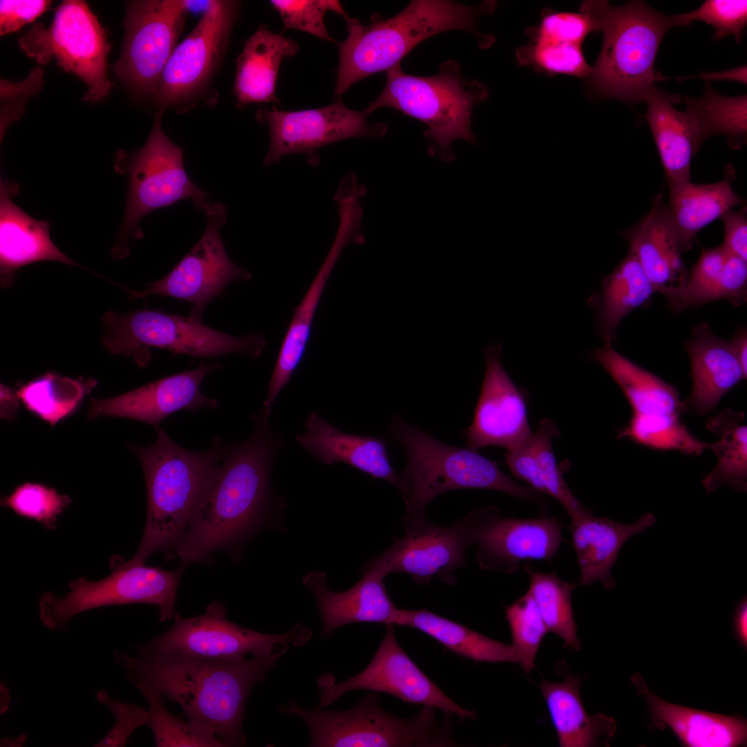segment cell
<instances>
[{"mask_svg": "<svg viewBox=\"0 0 747 747\" xmlns=\"http://www.w3.org/2000/svg\"><path fill=\"white\" fill-rule=\"evenodd\" d=\"M135 685L144 684L177 703L189 721L225 746L246 743L241 725L247 699L278 657L250 656L234 662L201 659L141 647L135 658L118 653Z\"/></svg>", "mask_w": 747, "mask_h": 747, "instance_id": "cell-1", "label": "cell"}, {"mask_svg": "<svg viewBox=\"0 0 747 747\" xmlns=\"http://www.w3.org/2000/svg\"><path fill=\"white\" fill-rule=\"evenodd\" d=\"M257 422L246 442L225 447L212 484L169 555L185 562L203 560L258 524L270 499V472L280 443L268 421Z\"/></svg>", "mask_w": 747, "mask_h": 747, "instance_id": "cell-2", "label": "cell"}, {"mask_svg": "<svg viewBox=\"0 0 747 747\" xmlns=\"http://www.w3.org/2000/svg\"><path fill=\"white\" fill-rule=\"evenodd\" d=\"M157 438L148 447L130 444L145 474L147 509L144 533L135 555L129 560L144 564L156 552L176 546L197 506L212 484L225 446L215 437L204 452L176 443L158 425Z\"/></svg>", "mask_w": 747, "mask_h": 747, "instance_id": "cell-3", "label": "cell"}, {"mask_svg": "<svg viewBox=\"0 0 747 747\" xmlns=\"http://www.w3.org/2000/svg\"><path fill=\"white\" fill-rule=\"evenodd\" d=\"M495 9L493 1L472 6L448 0H414L388 19L374 15L368 26L349 17L348 36L337 42L340 60L335 96L340 98L368 76L399 65L412 49L432 36L450 30L478 35V17Z\"/></svg>", "mask_w": 747, "mask_h": 747, "instance_id": "cell-4", "label": "cell"}, {"mask_svg": "<svg viewBox=\"0 0 747 747\" xmlns=\"http://www.w3.org/2000/svg\"><path fill=\"white\" fill-rule=\"evenodd\" d=\"M394 439L405 448L407 463L400 474L406 514L404 518L425 517L429 503L445 492L456 489H486L504 492L538 506L544 513L543 495L504 474L495 462L468 448L447 445L431 434L407 423L400 415L390 427Z\"/></svg>", "mask_w": 747, "mask_h": 747, "instance_id": "cell-5", "label": "cell"}, {"mask_svg": "<svg viewBox=\"0 0 747 747\" xmlns=\"http://www.w3.org/2000/svg\"><path fill=\"white\" fill-rule=\"evenodd\" d=\"M580 12L589 15L603 42L587 76L600 97L636 103L661 77L654 70L665 33L674 24L672 16L658 12L642 1L614 6L607 1H585Z\"/></svg>", "mask_w": 747, "mask_h": 747, "instance_id": "cell-6", "label": "cell"}, {"mask_svg": "<svg viewBox=\"0 0 747 747\" xmlns=\"http://www.w3.org/2000/svg\"><path fill=\"white\" fill-rule=\"evenodd\" d=\"M386 73L384 89L365 109L369 114L388 107L421 121L427 127L430 153L444 160L454 158L455 140L475 141L470 127L472 108L486 99L488 92L478 81L466 82L456 62L442 63L432 76L407 74L400 64Z\"/></svg>", "mask_w": 747, "mask_h": 747, "instance_id": "cell-7", "label": "cell"}, {"mask_svg": "<svg viewBox=\"0 0 747 747\" xmlns=\"http://www.w3.org/2000/svg\"><path fill=\"white\" fill-rule=\"evenodd\" d=\"M102 320L106 331L102 344L111 353L131 357L140 367L148 365L151 349L196 358L243 353L258 359L266 345L260 334L230 335L190 315L181 316L157 310L124 314L109 311Z\"/></svg>", "mask_w": 747, "mask_h": 747, "instance_id": "cell-8", "label": "cell"}, {"mask_svg": "<svg viewBox=\"0 0 747 747\" xmlns=\"http://www.w3.org/2000/svg\"><path fill=\"white\" fill-rule=\"evenodd\" d=\"M161 113L154 118L145 145L133 152L120 150L115 156V170L129 179V191L122 223L113 255L123 258L129 253L130 238L143 236L140 225L149 212L190 199L202 212L212 203L209 194L197 187L183 165V149L174 144L161 127Z\"/></svg>", "mask_w": 747, "mask_h": 747, "instance_id": "cell-9", "label": "cell"}, {"mask_svg": "<svg viewBox=\"0 0 747 747\" xmlns=\"http://www.w3.org/2000/svg\"><path fill=\"white\" fill-rule=\"evenodd\" d=\"M435 709L423 706L414 717L400 718L383 710L378 705V695L371 693L348 710L329 711L320 707L308 710L290 701L279 712L306 723L310 746H444L448 728L445 723H437Z\"/></svg>", "mask_w": 747, "mask_h": 747, "instance_id": "cell-10", "label": "cell"}, {"mask_svg": "<svg viewBox=\"0 0 747 747\" xmlns=\"http://www.w3.org/2000/svg\"><path fill=\"white\" fill-rule=\"evenodd\" d=\"M19 44L38 63L55 59L63 70L81 79L87 86L82 98L86 102L102 100L114 85L108 76L111 46L106 30L84 1H62L48 28L35 24L19 38Z\"/></svg>", "mask_w": 747, "mask_h": 747, "instance_id": "cell-11", "label": "cell"}, {"mask_svg": "<svg viewBox=\"0 0 747 747\" xmlns=\"http://www.w3.org/2000/svg\"><path fill=\"white\" fill-rule=\"evenodd\" d=\"M182 570L166 571L127 561L107 577L90 581L81 577L70 583L63 597L44 593L39 600L42 623L64 629L68 621L84 611L106 606L147 603L158 607L161 622L175 616L174 607Z\"/></svg>", "mask_w": 747, "mask_h": 747, "instance_id": "cell-12", "label": "cell"}, {"mask_svg": "<svg viewBox=\"0 0 747 747\" xmlns=\"http://www.w3.org/2000/svg\"><path fill=\"white\" fill-rule=\"evenodd\" d=\"M311 636L312 631L302 624L282 634L246 629L227 619L223 605L212 602L198 616L183 618L176 614L171 628L149 646L165 653L234 662L248 656L279 658L289 647L302 645Z\"/></svg>", "mask_w": 747, "mask_h": 747, "instance_id": "cell-13", "label": "cell"}, {"mask_svg": "<svg viewBox=\"0 0 747 747\" xmlns=\"http://www.w3.org/2000/svg\"><path fill=\"white\" fill-rule=\"evenodd\" d=\"M239 3L210 1L192 31L174 48L153 98L163 113L174 108L183 113L210 86L228 46Z\"/></svg>", "mask_w": 747, "mask_h": 747, "instance_id": "cell-14", "label": "cell"}, {"mask_svg": "<svg viewBox=\"0 0 747 747\" xmlns=\"http://www.w3.org/2000/svg\"><path fill=\"white\" fill-rule=\"evenodd\" d=\"M189 11L188 1L127 3L122 48L113 68L133 93L153 96Z\"/></svg>", "mask_w": 747, "mask_h": 747, "instance_id": "cell-15", "label": "cell"}, {"mask_svg": "<svg viewBox=\"0 0 747 747\" xmlns=\"http://www.w3.org/2000/svg\"><path fill=\"white\" fill-rule=\"evenodd\" d=\"M476 561L486 571L512 574L527 560L551 561L562 542V526L555 518L504 517L495 506L479 508L461 518Z\"/></svg>", "mask_w": 747, "mask_h": 747, "instance_id": "cell-16", "label": "cell"}, {"mask_svg": "<svg viewBox=\"0 0 747 747\" xmlns=\"http://www.w3.org/2000/svg\"><path fill=\"white\" fill-rule=\"evenodd\" d=\"M207 218L204 233L179 263L160 279L138 291L128 289L131 300L149 295L168 296L192 304L190 315L201 318L206 305L232 281H249L251 273L235 265L221 237L227 210L211 203L203 212Z\"/></svg>", "mask_w": 747, "mask_h": 747, "instance_id": "cell-17", "label": "cell"}, {"mask_svg": "<svg viewBox=\"0 0 747 747\" xmlns=\"http://www.w3.org/2000/svg\"><path fill=\"white\" fill-rule=\"evenodd\" d=\"M403 524L404 536L394 538L389 548L367 562L360 569L362 575L384 579L392 573H404L418 584L439 578L455 585L454 573L466 566L470 546L461 519L448 526L434 524L426 517H403Z\"/></svg>", "mask_w": 747, "mask_h": 747, "instance_id": "cell-18", "label": "cell"}, {"mask_svg": "<svg viewBox=\"0 0 747 747\" xmlns=\"http://www.w3.org/2000/svg\"><path fill=\"white\" fill-rule=\"evenodd\" d=\"M394 626L386 625L379 647L361 672L341 683H335L330 674L318 679L320 708L328 707L347 692L366 690L387 693L403 701L433 707L461 718L474 719V711L449 698L408 656L396 640Z\"/></svg>", "mask_w": 747, "mask_h": 747, "instance_id": "cell-19", "label": "cell"}, {"mask_svg": "<svg viewBox=\"0 0 747 747\" xmlns=\"http://www.w3.org/2000/svg\"><path fill=\"white\" fill-rule=\"evenodd\" d=\"M369 114L347 108L341 101L322 108L297 111L260 109L256 113L258 122L266 123L270 131V145L263 164L270 166L286 155L302 154L308 164L317 165V150L324 145L355 137L383 136L388 126L384 123L370 124Z\"/></svg>", "mask_w": 747, "mask_h": 747, "instance_id": "cell-20", "label": "cell"}, {"mask_svg": "<svg viewBox=\"0 0 747 747\" xmlns=\"http://www.w3.org/2000/svg\"><path fill=\"white\" fill-rule=\"evenodd\" d=\"M335 202L339 225L330 250L311 283L282 340L270 381L275 389L288 385L301 363L310 340L313 323L328 279L344 248L349 243L361 244L365 237L360 226L363 215L360 200L352 194L338 196Z\"/></svg>", "mask_w": 747, "mask_h": 747, "instance_id": "cell-21", "label": "cell"}, {"mask_svg": "<svg viewBox=\"0 0 747 747\" xmlns=\"http://www.w3.org/2000/svg\"><path fill=\"white\" fill-rule=\"evenodd\" d=\"M501 353L498 344L485 351L481 394L473 421L465 432L466 447L474 450L488 445L513 449L532 434L525 397L504 370Z\"/></svg>", "mask_w": 747, "mask_h": 747, "instance_id": "cell-22", "label": "cell"}, {"mask_svg": "<svg viewBox=\"0 0 747 747\" xmlns=\"http://www.w3.org/2000/svg\"><path fill=\"white\" fill-rule=\"evenodd\" d=\"M219 367L218 363L201 364L194 369L162 378L113 398H91L88 418L116 416L156 427L178 411L195 413L203 407L216 409L218 400L203 394L201 385L205 376Z\"/></svg>", "mask_w": 747, "mask_h": 747, "instance_id": "cell-23", "label": "cell"}, {"mask_svg": "<svg viewBox=\"0 0 747 747\" xmlns=\"http://www.w3.org/2000/svg\"><path fill=\"white\" fill-rule=\"evenodd\" d=\"M623 235L629 244V250L636 256L656 293L664 295L668 303L673 301L681 291L688 273L662 194L656 196L645 217Z\"/></svg>", "mask_w": 747, "mask_h": 747, "instance_id": "cell-24", "label": "cell"}, {"mask_svg": "<svg viewBox=\"0 0 747 747\" xmlns=\"http://www.w3.org/2000/svg\"><path fill=\"white\" fill-rule=\"evenodd\" d=\"M384 579L362 575L349 589L335 592L329 589L326 575L320 571L306 574L303 584L313 594L322 621L320 634L330 636L337 629L356 622L396 625L398 610L390 598Z\"/></svg>", "mask_w": 747, "mask_h": 747, "instance_id": "cell-25", "label": "cell"}, {"mask_svg": "<svg viewBox=\"0 0 747 747\" xmlns=\"http://www.w3.org/2000/svg\"><path fill=\"white\" fill-rule=\"evenodd\" d=\"M679 98L654 86L645 95L647 104L645 118L657 148L667 181H691V163L706 139L701 124L694 111L686 107L684 112L672 102Z\"/></svg>", "mask_w": 747, "mask_h": 747, "instance_id": "cell-26", "label": "cell"}, {"mask_svg": "<svg viewBox=\"0 0 747 747\" xmlns=\"http://www.w3.org/2000/svg\"><path fill=\"white\" fill-rule=\"evenodd\" d=\"M18 185L1 181L0 187V274L2 288L14 282L20 268L42 261L77 265L62 252L50 237L47 221L35 219L12 201Z\"/></svg>", "mask_w": 747, "mask_h": 747, "instance_id": "cell-27", "label": "cell"}, {"mask_svg": "<svg viewBox=\"0 0 747 747\" xmlns=\"http://www.w3.org/2000/svg\"><path fill=\"white\" fill-rule=\"evenodd\" d=\"M306 433L297 443L326 465L345 463L373 479H380L402 490V479L392 467L387 442L379 436L346 434L326 422L317 412L307 418Z\"/></svg>", "mask_w": 747, "mask_h": 747, "instance_id": "cell-28", "label": "cell"}, {"mask_svg": "<svg viewBox=\"0 0 747 747\" xmlns=\"http://www.w3.org/2000/svg\"><path fill=\"white\" fill-rule=\"evenodd\" d=\"M690 362L692 387L685 401L687 409L700 416L714 411L723 396L746 379L730 341L716 336L709 325L694 328L685 343Z\"/></svg>", "mask_w": 747, "mask_h": 747, "instance_id": "cell-29", "label": "cell"}, {"mask_svg": "<svg viewBox=\"0 0 747 747\" xmlns=\"http://www.w3.org/2000/svg\"><path fill=\"white\" fill-rule=\"evenodd\" d=\"M656 522L655 516L649 512L631 524L596 517L593 511L571 520L569 528L580 569L576 585L589 586L600 582L605 589H614L616 582L611 571L622 547L630 537L644 532Z\"/></svg>", "mask_w": 747, "mask_h": 747, "instance_id": "cell-30", "label": "cell"}, {"mask_svg": "<svg viewBox=\"0 0 747 747\" xmlns=\"http://www.w3.org/2000/svg\"><path fill=\"white\" fill-rule=\"evenodd\" d=\"M631 681L645 698L654 726L660 729L670 728L685 746L734 747L746 744L744 719L669 703L652 692L640 674H634Z\"/></svg>", "mask_w": 747, "mask_h": 747, "instance_id": "cell-31", "label": "cell"}, {"mask_svg": "<svg viewBox=\"0 0 747 747\" xmlns=\"http://www.w3.org/2000/svg\"><path fill=\"white\" fill-rule=\"evenodd\" d=\"M559 436V429L553 421L542 420L536 431L524 442L507 450L506 463L517 479L557 500L571 521L592 510L578 500L562 477L552 448L553 439Z\"/></svg>", "mask_w": 747, "mask_h": 747, "instance_id": "cell-32", "label": "cell"}, {"mask_svg": "<svg viewBox=\"0 0 747 747\" xmlns=\"http://www.w3.org/2000/svg\"><path fill=\"white\" fill-rule=\"evenodd\" d=\"M747 261L730 254L721 244L703 249L678 296L668 303L674 311L719 299L734 306L746 301Z\"/></svg>", "mask_w": 747, "mask_h": 747, "instance_id": "cell-33", "label": "cell"}, {"mask_svg": "<svg viewBox=\"0 0 747 747\" xmlns=\"http://www.w3.org/2000/svg\"><path fill=\"white\" fill-rule=\"evenodd\" d=\"M297 50L295 41L261 25L246 42L235 61L233 91L238 107L250 103H279L275 89L282 61L295 55Z\"/></svg>", "mask_w": 747, "mask_h": 747, "instance_id": "cell-34", "label": "cell"}, {"mask_svg": "<svg viewBox=\"0 0 747 747\" xmlns=\"http://www.w3.org/2000/svg\"><path fill=\"white\" fill-rule=\"evenodd\" d=\"M560 683L543 679L539 685L561 747L607 744L615 735L616 721L602 713L589 714L580 695L581 680L564 672Z\"/></svg>", "mask_w": 747, "mask_h": 747, "instance_id": "cell-35", "label": "cell"}, {"mask_svg": "<svg viewBox=\"0 0 747 747\" xmlns=\"http://www.w3.org/2000/svg\"><path fill=\"white\" fill-rule=\"evenodd\" d=\"M731 174L709 184L667 181V208L682 252L691 248L694 238L703 228L744 204L731 186Z\"/></svg>", "mask_w": 747, "mask_h": 747, "instance_id": "cell-36", "label": "cell"}, {"mask_svg": "<svg viewBox=\"0 0 747 747\" xmlns=\"http://www.w3.org/2000/svg\"><path fill=\"white\" fill-rule=\"evenodd\" d=\"M593 357L620 388L633 414L681 416L687 410L675 387L620 353L612 344L596 349Z\"/></svg>", "mask_w": 747, "mask_h": 747, "instance_id": "cell-37", "label": "cell"}, {"mask_svg": "<svg viewBox=\"0 0 747 747\" xmlns=\"http://www.w3.org/2000/svg\"><path fill=\"white\" fill-rule=\"evenodd\" d=\"M599 294L589 299L604 344H612L622 320L649 303L656 291L636 256L628 251L621 263L601 281Z\"/></svg>", "mask_w": 747, "mask_h": 747, "instance_id": "cell-38", "label": "cell"}, {"mask_svg": "<svg viewBox=\"0 0 747 747\" xmlns=\"http://www.w3.org/2000/svg\"><path fill=\"white\" fill-rule=\"evenodd\" d=\"M396 625L416 629L450 650L476 661L517 663L513 645L492 639L427 609H399Z\"/></svg>", "mask_w": 747, "mask_h": 747, "instance_id": "cell-39", "label": "cell"}, {"mask_svg": "<svg viewBox=\"0 0 747 747\" xmlns=\"http://www.w3.org/2000/svg\"><path fill=\"white\" fill-rule=\"evenodd\" d=\"M706 427L719 436L708 450L717 456L715 467L703 478L708 492L728 485L737 491L747 489V427L745 414L729 408L708 418Z\"/></svg>", "mask_w": 747, "mask_h": 747, "instance_id": "cell-40", "label": "cell"}, {"mask_svg": "<svg viewBox=\"0 0 747 747\" xmlns=\"http://www.w3.org/2000/svg\"><path fill=\"white\" fill-rule=\"evenodd\" d=\"M96 384L93 378L75 380L47 372L20 384L15 393L28 412L53 427L74 414Z\"/></svg>", "mask_w": 747, "mask_h": 747, "instance_id": "cell-41", "label": "cell"}, {"mask_svg": "<svg viewBox=\"0 0 747 747\" xmlns=\"http://www.w3.org/2000/svg\"><path fill=\"white\" fill-rule=\"evenodd\" d=\"M524 568L530 578L528 591L548 631L559 636L566 647L578 650L580 643L571 603V594L576 583L564 581L555 573H543L526 564Z\"/></svg>", "mask_w": 747, "mask_h": 747, "instance_id": "cell-42", "label": "cell"}, {"mask_svg": "<svg viewBox=\"0 0 747 747\" xmlns=\"http://www.w3.org/2000/svg\"><path fill=\"white\" fill-rule=\"evenodd\" d=\"M618 438H627L650 449L676 450L694 456L701 455L709 446V443L695 437L677 414H633Z\"/></svg>", "mask_w": 747, "mask_h": 747, "instance_id": "cell-43", "label": "cell"}, {"mask_svg": "<svg viewBox=\"0 0 747 747\" xmlns=\"http://www.w3.org/2000/svg\"><path fill=\"white\" fill-rule=\"evenodd\" d=\"M701 98L685 97L683 101L698 117L706 139L723 134L728 146L739 148L747 137L746 95L726 97L717 93L708 83Z\"/></svg>", "mask_w": 747, "mask_h": 747, "instance_id": "cell-44", "label": "cell"}, {"mask_svg": "<svg viewBox=\"0 0 747 747\" xmlns=\"http://www.w3.org/2000/svg\"><path fill=\"white\" fill-rule=\"evenodd\" d=\"M136 686L149 704L147 726L152 731L156 746H225L214 735L172 714L166 708L163 697L156 691L144 684Z\"/></svg>", "mask_w": 747, "mask_h": 747, "instance_id": "cell-45", "label": "cell"}, {"mask_svg": "<svg viewBox=\"0 0 747 747\" xmlns=\"http://www.w3.org/2000/svg\"><path fill=\"white\" fill-rule=\"evenodd\" d=\"M513 646L519 663L526 673L531 672L537 652L548 629L528 591L506 608Z\"/></svg>", "mask_w": 747, "mask_h": 747, "instance_id": "cell-46", "label": "cell"}, {"mask_svg": "<svg viewBox=\"0 0 747 747\" xmlns=\"http://www.w3.org/2000/svg\"><path fill=\"white\" fill-rule=\"evenodd\" d=\"M71 503V497L61 495L43 483L25 482L1 500L2 506L19 517L32 519L49 529H54L58 517Z\"/></svg>", "mask_w": 747, "mask_h": 747, "instance_id": "cell-47", "label": "cell"}, {"mask_svg": "<svg viewBox=\"0 0 747 747\" xmlns=\"http://www.w3.org/2000/svg\"><path fill=\"white\" fill-rule=\"evenodd\" d=\"M582 46L563 42L531 40L517 50L519 64L532 66L548 74L588 76L591 67L584 56Z\"/></svg>", "mask_w": 747, "mask_h": 747, "instance_id": "cell-48", "label": "cell"}, {"mask_svg": "<svg viewBox=\"0 0 747 747\" xmlns=\"http://www.w3.org/2000/svg\"><path fill=\"white\" fill-rule=\"evenodd\" d=\"M674 26H688L693 21H703L715 30L714 39L733 35L738 43L747 23V1L707 0L690 12L672 16Z\"/></svg>", "mask_w": 747, "mask_h": 747, "instance_id": "cell-49", "label": "cell"}, {"mask_svg": "<svg viewBox=\"0 0 747 747\" xmlns=\"http://www.w3.org/2000/svg\"><path fill=\"white\" fill-rule=\"evenodd\" d=\"M273 8L280 15L284 30L297 29L331 42L334 40L328 33L324 18L327 11L342 15L345 20L349 17L339 1L333 0H272Z\"/></svg>", "mask_w": 747, "mask_h": 747, "instance_id": "cell-50", "label": "cell"}, {"mask_svg": "<svg viewBox=\"0 0 747 747\" xmlns=\"http://www.w3.org/2000/svg\"><path fill=\"white\" fill-rule=\"evenodd\" d=\"M598 31L594 20L580 12H548L540 24L532 28V40L570 43L582 46L591 32Z\"/></svg>", "mask_w": 747, "mask_h": 747, "instance_id": "cell-51", "label": "cell"}, {"mask_svg": "<svg viewBox=\"0 0 747 747\" xmlns=\"http://www.w3.org/2000/svg\"><path fill=\"white\" fill-rule=\"evenodd\" d=\"M43 83L44 72L39 67L34 68L28 76L20 82L1 80V136L12 122L24 114L29 100L41 90Z\"/></svg>", "mask_w": 747, "mask_h": 747, "instance_id": "cell-52", "label": "cell"}, {"mask_svg": "<svg viewBox=\"0 0 747 747\" xmlns=\"http://www.w3.org/2000/svg\"><path fill=\"white\" fill-rule=\"evenodd\" d=\"M97 697L100 701L107 705L116 719V724L112 730L97 746H124L134 730L142 726H147L148 712L142 707L136 704L122 703L113 700L103 692L98 693Z\"/></svg>", "mask_w": 747, "mask_h": 747, "instance_id": "cell-53", "label": "cell"}, {"mask_svg": "<svg viewBox=\"0 0 747 747\" xmlns=\"http://www.w3.org/2000/svg\"><path fill=\"white\" fill-rule=\"evenodd\" d=\"M51 1L1 0L0 35L16 32L48 10Z\"/></svg>", "mask_w": 747, "mask_h": 747, "instance_id": "cell-54", "label": "cell"}, {"mask_svg": "<svg viewBox=\"0 0 747 747\" xmlns=\"http://www.w3.org/2000/svg\"><path fill=\"white\" fill-rule=\"evenodd\" d=\"M723 225L724 239L722 245L730 254L747 261L746 209H731L721 218Z\"/></svg>", "mask_w": 747, "mask_h": 747, "instance_id": "cell-55", "label": "cell"}, {"mask_svg": "<svg viewBox=\"0 0 747 747\" xmlns=\"http://www.w3.org/2000/svg\"><path fill=\"white\" fill-rule=\"evenodd\" d=\"M734 627L740 643L747 645V601L743 598L738 604L734 616Z\"/></svg>", "mask_w": 747, "mask_h": 747, "instance_id": "cell-56", "label": "cell"}, {"mask_svg": "<svg viewBox=\"0 0 747 747\" xmlns=\"http://www.w3.org/2000/svg\"><path fill=\"white\" fill-rule=\"evenodd\" d=\"M735 355L746 376H747V332L744 329L738 330L730 341Z\"/></svg>", "mask_w": 747, "mask_h": 747, "instance_id": "cell-57", "label": "cell"}, {"mask_svg": "<svg viewBox=\"0 0 747 747\" xmlns=\"http://www.w3.org/2000/svg\"><path fill=\"white\" fill-rule=\"evenodd\" d=\"M699 77L706 80H730L746 84V67L744 66L732 70L714 73H703Z\"/></svg>", "mask_w": 747, "mask_h": 747, "instance_id": "cell-58", "label": "cell"}]
</instances>
